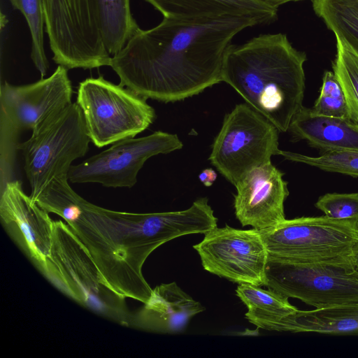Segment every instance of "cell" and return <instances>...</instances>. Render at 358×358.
<instances>
[{
    "mask_svg": "<svg viewBox=\"0 0 358 358\" xmlns=\"http://www.w3.org/2000/svg\"><path fill=\"white\" fill-rule=\"evenodd\" d=\"M250 17L167 18L141 28L112 56L120 85L165 103L191 97L222 82L226 52L242 30L259 25Z\"/></svg>",
    "mask_w": 358,
    "mask_h": 358,
    "instance_id": "cell-1",
    "label": "cell"
},
{
    "mask_svg": "<svg viewBox=\"0 0 358 358\" xmlns=\"http://www.w3.org/2000/svg\"><path fill=\"white\" fill-rule=\"evenodd\" d=\"M217 222L208 199L203 197L184 210L152 213L115 211L85 200L80 216L67 224L108 286L123 297L145 303L152 294L142 272L148 256L179 236L204 234Z\"/></svg>",
    "mask_w": 358,
    "mask_h": 358,
    "instance_id": "cell-2",
    "label": "cell"
},
{
    "mask_svg": "<svg viewBox=\"0 0 358 358\" xmlns=\"http://www.w3.org/2000/svg\"><path fill=\"white\" fill-rule=\"evenodd\" d=\"M306 60V54L295 49L286 34H261L229 46L222 81L280 132H286L303 106Z\"/></svg>",
    "mask_w": 358,
    "mask_h": 358,
    "instance_id": "cell-3",
    "label": "cell"
},
{
    "mask_svg": "<svg viewBox=\"0 0 358 358\" xmlns=\"http://www.w3.org/2000/svg\"><path fill=\"white\" fill-rule=\"evenodd\" d=\"M43 275L83 307L129 327L132 314L125 297L108 286L88 250L66 222H53L52 245Z\"/></svg>",
    "mask_w": 358,
    "mask_h": 358,
    "instance_id": "cell-4",
    "label": "cell"
},
{
    "mask_svg": "<svg viewBox=\"0 0 358 358\" xmlns=\"http://www.w3.org/2000/svg\"><path fill=\"white\" fill-rule=\"evenodd\" d=\"M258 231L272 256L301 264L355 268L352 256L358 241V220L324 215L301 217Z\"/></svg>",
    "mask_w": 358,
    "mask_h": 358,
    "instance_id": "cell-5",
    "label": "cell"
},
{
    "mask_svg": "<svg viewBox=\"0 0 358 358\" xmlns=\"http://www.w3.org/2000/svg\"><path fill=\"white\" fill-rule=\"evenodd\" d=\"M91 139L83 112L71 103L32 130L30 138L17 145L34 199L56 176L68 173L72 162L85 155Z\"/></svg>",
    "mask_w": 358,
    "mask_h": 358,
    "instance_id": "cell-6",
    "label": "cell"
},
{
    "mask_svg": "<svg viewBox=\"0 0 358 358\" xmlns=\"http://www.w3.org/2000/svg\"><path fill=\"white\" fill-rule=\"evenodd\" d=\"M76 103L91 142L98 148L135 137L155 119V109L145 98L102 76L79 83Z\"/></svg>",
    "mask_w": 358,
    "mask_h": 358,
    "instance_id": "cell-7",
    "label": "cell"
},
{
    "mask_svg": "<svg viewBox=\"0 0 358 358\" xmlns=\"http://www.w3.org/2000/svg\"><path fill=\"white\" fill-rule=\"evenodd\" d=\"M68 69L58 65L53 73L27 85L4 82L0 90L1 166L13 169L19 134L31 131L53 113L72 103Z\"/></svg>",
    "mask_w": 358,
    "mask_h": 358,
    "instance_id": "cell-8",
    "label": "cell"
},
{
    "mask_svg": "<svg viewBox=\"0 0 358 358\" xmlns=\"http://www.w3.org/2000/svg\"><path fill=\"white\" fill-rule=\"evenodd\" d=\"M279 130L247 103L236 105L214 139L210 163L234 186L253 169L278 155Z\"/></svg>",
    "mask_w": 358,
    "mask_h": 358,
    "instance_id": "cell-9",
    "label": "cell"
},
{
    "mask_svg": "<svg viewBox=\"0 0 358 358\" xmlns=\"http://www.w3.org/2000/svg\"><path fill=\"white\" fill-rule=\"evenodd\" d=\"M264 285L315 308L358 301V270L301 264L268 254Z\"/></svg>",
    "mask_w": 358,
    "mask_h": 358,
    "instance_id": "cell-10",
    "label": "cell"
},
{
    "mask_svg": "<svg viewBox=\"0 0 358 358\" xmlns=\"http://www.w3.org/2000/svg\"><path fill=\"white\" fill-rule=\"evenodd\" d=\"M176 134L162 131L140 138L115 142L103 151L83 162L72 165L68 178L72 183H99L106 187H134L145 162L159 154H168L182 148Z\"/></svg>",
    "mask_w": 358,
    "mask_h": 358,
    "instance_id": "cell-11",
    "label": "cell"
},
{
    "mask_svg": "<svg viewBox=\"0 0 358 358\" xmlns=\"http://www.w3.org/2000/svg\"><path fill=\"white\" fill-rule=\"evenodd\" d=\"M204 235L193 248L205 270L238 284L264 285L268 252L258 230L226 225Z\"/></svg>",
    "mask_w": 358,
    "mask_h": 358,
    "instance_id": "cell-12",
    "label": "cell"
},
{
    "mask_svg": "<svg viewBox=\"0 0 358 358\" xmlns=\"http://www.w3.org/2000/svg\"><path fill=\"white\" fill-rule=\"evenodd\" d=\"M1 222L19 247L43 275L52 245L53 220L22 189L18 180L1 189Z\"/></svg>",
    "mask_w": 358,
    "mask_h": 358,
    "instance_id": "cell-13",
    "label": "cell"
},
{
    "mask_svg": "<svg viewBox=\"0 0 358 358\" xmlns=\"http://www.w3.org/2000/svg\"><path fill=\"white\" fill-rule=\"evenodd\" d=\"M284 174L271 162L253 169L237 182L234 206L242 226L262 230L285 220L284 203L289 190Z\"/></svg>",
    "mask_w": 358,
    "mask_h": 358,
    "instance_id": "cell-14",
    "label": "cell"
},
{
    "mask_svg": "<svg viewBox=\"0 0 358 358\" xmlns=\"http://www.w3.org/2000/svg\"><path fill=\"white\" fill-rule=\"evenodd\" d=\"M204 310L175 282L161 284L152 289L149 301L132 314L129 327L156 333H178Z\"/></svg>",
    "mask_w": 358,
    "mask_h": 358,
    "instance_id": "cell-15",
    "label": "cell"
},
{
    "mask_svg": "<svg viewBox=\"0 0 358 358\" xmlns=\"http://www.w3.org/2000/svg\"><path fill=\"white\" fill-rule=\"evenodd\" d=\"M250 322L269 331L358 335V301L311 310L298 309L284 317L254 318Z\"/></svg>",
    "mask_w": 358,
    "mask_h": 358,
    "instance_id": "cell-16",
    "label": "cell"
},
{
    "mask_svg": "<svg viewBox=\"0 0 358 358\" xmlns=\"http://www.w3.org/2000/svg\"><path fill=\"white\" fill-rule=\"evenodd\" d=\"M287 131L293 141L304 140L324 152L358 150V124L347 117L314 115L303 106L293 117Z\"/></svg>",
    "mask_w": 358,
    "mask_h": 358,
    "instance_id": "cell-17",
    "label": "cell"
},
{
    "mask_svg": "<svg viewBox=\"0 0 358 358\" xmlns=\"http://www.w3.org/2000/svg\"><path fill=\"white\" fill-rule=\"evenodd\" d=\"M167 18L250 17L259 24L278 19V9L257 0H145Z\"/></svg>",
    "mask_w": 358,
    "mask_h": 358,
    "instance_id": "cell-18",
    "label": "cell"
},
{
    "mask_svg": "<svg viewBox=\"0 0 358 358\" xmlns=\"http://www.w3.org/2000/svg\"><path fill=\"white\" fill-rule=\"evenodd\" d=\"M101 38L108 52L118 53L140 29L130 0H96Z\"/></svg>",
    "mask_w": 358,
    "mask_h": 358,
    "instance_id": "cell-19",
    "label": "cell"
},
{
    "mask_svg": "<svg viewBox=\"0 0 358 358\" xmlns=\"http://www.w3.org/2000/svg\"><path fill=\"white\" fill-rule=\"evenodd\" d=\"M315 14L358 55V0H313Z\"/></svg>",
    "mask_w": 358,
    "mask_h": 358,
    "instance_id": "cell-20",
    "label": "cell"
},
{
    "mask_svg": "<svg viewBox=\"0 0 358 358\" xmlns=\"http://www.w3.org/2000/svg\"><path fill=\"white\" fill-rule=\"evenodd\" d=\"M68 173L55 177L32 200L42 209L60 216L66 223L81 214L85 199L69 185Z\"/></svg>",
    "mask_w": 358,
    "mask_h": 358,
    "instance_id": "cell-21",
    "label": "cell"
},
{
    "mask_svg": "<svg viewBox=\"0 0 358 358\" xmlns=\"http://www.w3.org/2000/svg\"><path fill=\"white\" fill-rule=\"evenodd\" d=\"M236 295L248 307L245 317H281L293 313L298 308L292 305L288 297L280 293L252 284H239Z\"/></svg>",
    "mask_w": 358,
    "mask_h": 358,
    "instance_id": "cell-22",
    "label": "cell"
},
{
    "mask_svg": "<svg viewBox=\"0 0 358 358\" xmlns=\"http://www.w3.org/2000/svg\"><path fill=\"white\" fill-rule=\"evenodd\" d=\"M24 15L31 37V59L41 78L46 75L49 62L44 49L45 15L43 0H9Z\"/></svg>",
    "mask_w": 358,
    "mask_h": 358,
    "instance_id": "cell-23",
    "label": "cell"
},
{
    "mask_svg": "<svg viewBox=\"0 0 358 358\" xmlns=\"http://www.w3.org/2000/svg\"><path fill=\"white\" fill-rule=\"evenodd\" d=\"M332 68L343 90L350 118L358 124V55L339 39Z\"/></svg>",
    "mask_w": 358,
    "mask_h": 358,
    "instance_id": "cell-24",
    "label": "cell"
},
{
    "mask_svg": "<svg viewBox=\"0 0 358 358\" xmlns=\"http://www.w3.org/2000/svg\"><path fill=\"white\" fill-rule=\"evenodd\" d=\"M278 155L287 160L305 164L324 171L358 178V150L329 151L318 157H313L280 150Z\"/></svg>",
    "mask_w": 358,
    "mask_h": 358,
    "instance_id": "cell-25",
    "label": "cell"
},
{
    "mask_svg": "<svg viewBox=\"0 0 358 358\" xmlns=\"http://www.w3.org/2000/svg\"><path fill=\"white\" fill-rule=\"evenodd\" d=\"M310 110L317 115L351 119L343 90L333 71H324L320 95Z\"/></svg>",
    "mask_w": 358,
    "mask_h": 358,
    "instance_id": "cell-26",
    "label": "cell"
},
{
    "mask_svg": "<svg viewBox=\"0 0 358 358\" xmlns=\"http://www.w3.org/2000/svg\"><path fill=\"white\" fill-rule=\"evenodd\" d=\"M315 206L332 219L358 220V192L327 193L319 197Z\"/></svg>",
    "mask_w": 358,
    "mask_h": 358,
    "instance_id": "cell-27",
    "label": "cell"
},
{
    "mask_svg": "<svg viewBox=\"0 0 358 358\" xmlns=\"http://www.w3.org/2000/svg\"><path fill=\"white\" fill-rule=\"evenodd\" d=\"M215 171L211 168L203 169L198 176L199 181L206 187H210L217 179Z\"/></svg>",
    "mask_w": 358,
    "mask_h": 358,
    "instance_id": "cell-28",
    "label": "cell"
},
{
    "mask_svg": "<svg viewBox=\"0 0 358 358\" xmlns=\"http://www.w3.org/2000/svg\"><path fill=\"white\" fill-rule=\"evenodd\" d=\"M264 4L278 9V7L290 1H299L303 0H257Z\"/></svg>",
    "mask_w": 358,
    "mask_h": 358,
    "instance_id": "cell-29",
    "label": "cell"
},
{
    "mask_svg": "<svg viewBox=\"0 0 358 358\" xmlns=\"http://www.w3.org/2000/svg\"><path fill=\"white\" fill-rule=\"evenodd\" d=\"M352 259L354 267L358 270V241L353 248Z\"/></svg>",
    "mask_w": 358,
    "mask_h": 358,
    "instance_id": "cell-30",
    "label": "cell"
}]
</instances>
